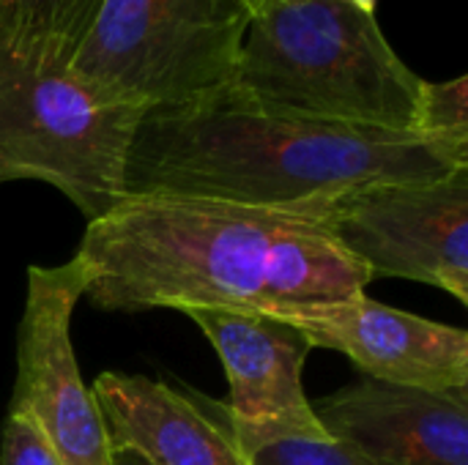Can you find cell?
I'll use <instances>...</instances> for the list:
<instances>
[{
    "instance_id": "obj_3",
    "label": "cell",
    "mask_w": 468,
    "mask_h": 465,
    "mask_svg": "<svg viewBox=\"0 0 468 465\" xmlns=\"http://www.w3.org/2000/svg\"><path fill=\"white\" fill-rule=\"evenodd\" d=\"M425 79L348 0H282L250 16L230 93L307 121L420 134Z\"/></svg>"
},
{
    "instance_id": "obj_7",
    "label": "cell",
    "mask_w": 468,
    "mask_h": 465,
    "mask_svg": "<svg viewBox=\"0 0 468 465\" xmlns=\"http://www.w3.org/2000/svg\"><path fill=\"white\" fill-rule=\"evenodd\" d=\"M82 293L85 266L77 255L60 266H27L11 408L44 428L66 465H112L107 428L71 348V315Z\"/></svg>"
},
{
    "instance_id": "obj_1",
    "label": "cell",
    "mask_w": 468,
    "mask_h": 465,
    "mask_svg": "<svg viewBox=\"0 0 468 465\" xmlns=\"http://www.w3.org/2000/svg\"><path fill=\"white\" fill-rule=\"evenodd\" d=\"M77 258L82 296L107 312L211 307L291 318L373 282L313 206L134 195L88 222Z\"/></svg>"
},
{
    "instance_id": "obj_16",
    "label": "cell",
    "mask_w": 468,
    "mask_h": 465,
    "mask_svg": "<svg viewBox=\"0 0 468 465\" xmlns=\"http://www.w3.org/2000/svg\"><path fill=\"white\" fill-rule=\"evenodd\" d=\"M112 465H151L129 449H112Z\"/></svg>"
},
{
    "instance_id": "obj_12",
    "label": "cell",
    "mask_w": 468,
    "mask_h": 465,
    "mask_svg": "<svg viewBox=\"0 0 468 465\" xmlns=\"http://www.w3.org/2000/svg\"><path fill=\"white\" fill-rule=\"evenodd\" d=\"M104 0H0V44L69 69Z\"/></svg>"
},
{
    "instance_id": "obj_15",
    "label": "cell",
    "mask_w": 468,
    "mask_h": 465,
    "mask_svg": "<svg viewBox=\"0 0 468 465\" xmlns=\"http://www.w3.org/2000/svg\"><path fill=\"white\" fill-rule=\"evenodd\" d=\"M0 465H66L44 428L25 411L8 408L0 433Z\"/></svg>"
},
{
    "instance_id": "obj_2",
    "label": "cell",
    "mask_w": 468,
    "mask_h": 465,
    "mask_svg": "<svg viewBox=\"0 0 468 465\" xmlns=\"http://www.w3.org/2000/svg\"><path fill=\"white\" fill-rule=\"evenodd\" d=\"M463 167L468 148L428 134L280 115L222 88L143 112L126 153L123 197L302 208L367 184L436 181Z\"/></svg>"
},
{
    "instance_id": "obj_5",
    "label": "cell",
    "mask_w": 468,
    "mask_h": 465,
    "mask_svg": "<svg viewBox=\"0 0 468 465\" xmlns=\"http://www.w3.org/2000/svg\"><path fill=\"white\" fill-rule=\"evenodd\" d=\"M250 16L244 0H104L69 71L140 110L186 104L230 85Z\"/></svg>"
},
{
    "instance_id": "obj_17",
    "label": "cell",
    "mask_w": 468,
    "mask_h": 465,
    "mask_svg": "<svg viewBox=\"0 0 468 465\" xmlns=\"http://www.w3.org/2000/svg\"><path fill=\"white\" fill-rule=\"evenodd\" d=\"M271 3H282V0H244V5L250 8V14H255V11H261V8H266Z\"/></svg>"
},
{
    "instance_id": "obj_10",
    "label": "cell",
    "mask_w": 468,
    "mask_h": 465,
    "mask_svg": "<svg viewBox=\"0 0 468 465\" xmlns=\"http://www.w3.org/2000/svg\"><path fill=\"white\" fill-rule=\"evenodd\" d=\"M313 411L326 436L376 465H468V392L362 378Z\"/></svg>"
},
{
    "instance_id": "obj_6",
    "label": "cell",
    "mask_w": 468,
    "mask_h": 465,
    "mask_svg": "<svg viewBox=\"0 0 468 465\" xmlns=\"http://www.w3.org/2000/svg\"><path fill=\"white\" fill-rule=\"evenodd\" d=\"M370 277H400L468 304V167L436 181H384L313 203Z\"/></svg>"
},
{
    "instance_id": "obj_13",
    "label": "cell",
    "mask_w": 468,
    "mask_h": 465,
    "mask_svg": "<svg viewBox=\"0 0 468 465\" xmlns=\"http://www.w3.org/2000/svg\"><path fill=\"white\" fill-rule=\"evenodd\" d=\"M420 134L468 148V77L428 82L420 104Z\"/></svg>"
},
{
    "instance_id": "obj_8",
    "label": "cell",
    "mask_w": 468,
    "mask_h": 465,
    "mask_svg": "<svg viewBox=\"0 0 468 465\" xmlns=\"http://www.w3.org/2000/svg\"><path fill=\"white\" fill-rule=\"evenodd\" d=\"M214 345L230 397L214 403L239 449L280 439H326L302 386L310 337L285 318L255 310H184Z\"/></svg>"
},
{
    "instance_id": "obj_9",
    "label": "cell",
    "mask_w": 468,
    "mask_h": 465,
    "mask_svg": "<svg viewBox=\"0 0 468 465\" xmlns=\"http://www.w3.org/2000/svg\"><path fill=\"white\" fill-rule=\"evenodd\" d=\"M313 348L348 356L367 378L431 392H468V334L365 293L285 318Z\"/></svg>"
},
{
    "instance_id": "obj_14",
    "label": "cell",
    "mask_w": 468,
    "mask_h": 465,
    "mask_svg": "<svg viewBox=\"0 0 468 465\" xmlns=\"http://www.w3.org/2000/svg\"><path fill=\"white\" fill-rule=\"evenodd\" d=\"M250 465H376L354 447L326 439H280L247 452Z\"/></svg>"
},
{
    "instance_id": "obj_4",
    "label": "cell",
    "mask_w": 468,
    "mask_h": 465,
    "mask_svg": "<svg viewBox=\"0 0 468 465\" xmlns=\"http://www.w3.org/2000/svg\"><path fill=\"white\" fill-rule=\"evenodd\" d=\"M143 112L63 66L0 44V184H49L88 222L99 219L123 200L126 153Z\"/></svg>"
},
{
    "instance_id": "obj_18",
    "label": "cell",
    "mask_w": 468,
    "mask_h": 465,
    "mask_svg": "<svg viewBox=\"0 0 468 465\" xmlns=\"http://www.w3.org/2000/svg\"><path fill=\"white\" fill-rule=\"evenodd\" d=\"M348 3L362 8V11H367V14H376V0H348Z\"/></svg>"
},
{
    "instance_id": "obj_11",
    "label": "cell",
    "mask_w": 468,
    "mask_h": 465,
    "mask_svg": "<svg viewBox=\"0 0 468 465\" xmlns=\"http://www.w3.org/2000/svg\"><path fill=\"white\" fill-rule=\"evenodd\" d=\"M90 395L112 449H129L151 465H250L214 400L123 373H101Z\"/></svg>"
}]
</instances>
